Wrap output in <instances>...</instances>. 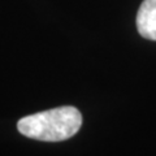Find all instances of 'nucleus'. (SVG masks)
<instances>
[{
    "label": "nucleus",
    "mask_w": 156,
    "mask_h": 156,
    "mask_svg": "<svg viewBox=\"0 0 156 156\" xmlns=\"http://www.w3.org/2000/svg\"><path fill=\"white\" fill-rule=\"evenodd\" d=\"M82 126V115L74 107H58L22 117L17 129L22 135L42 142H61L74 136Z\"/></svg>",
    "instance_id": "nucleus-1"
},
{
    "label": "nucleus",
    "mask_w": 156,
    "mask_h": 156,
    "mask_svg": "<svg viewBox=\"0 0 156 156\" xmlns=\"http://www.w3.org/2000/svg\"><path fill=\"white\" fill-rule=\"evenodd\" d=\"M136 29L146 39L156 41V0H143L136 13Z\"/></svg>",
    "instance_id": "nucleus-2"
}]
</instances>
